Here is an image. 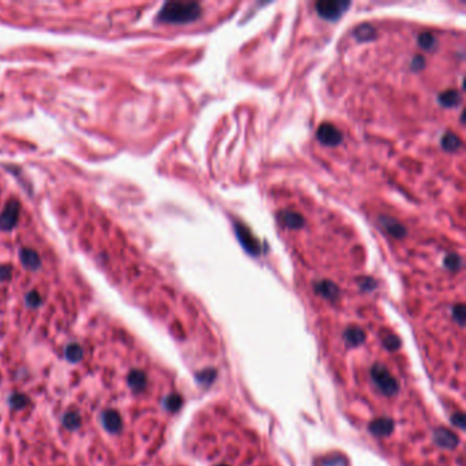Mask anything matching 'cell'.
Returning a JSON list of instances; mask_svg holds the SVG:
<instances>
[{"label": "cell", "mask_w": 466, "mask_h": 466, "mask_svg": "<svg viewBox=\"0 0 466 466\" xmlns=\"http://www.w3.org/2000/svg\"><path fill=\"white\" fill-rule=\"evenodd\" d=\"M201 13H203L201 6L195 2L167 3L162 11V19L174 23L193 22L201 17Z\"/></svg>", "instance_id": "obj_1"}, {"label": "cell", "mask_w": 466, "mask_h": 466, "mask_svg": "<svg viewBox=\"0 0 466 466\" xmlns=\"http://www.w3.org/2000/svg\"><path fill=\"white\" fill-rule=\"evenodd\" d=\"M350 7V2H343V0H328V2H319L316 3L317 14L324 19L328 21H335Z\"/></svg>", "instance_id": "obj_2"}, {"label": "cell", "mask_w": 466, "mask_h": 466, "mask_svg": "<svg viewBox=\"0 0 466 466\" xmlns=\"http://www.w3.org/2000/svg\"><path fill=\"white\" fill-rule=\"evenodd\" d=\"M317 138L327 146L339 145L343 140V134L331 123H322L317 129Z\"/></svg>", "instance_id": "obj_3"}, {"label": "cell", "mask_w": 466, "mask_h": 466, "mask_svg": "<svg viewBox=\"0 0 466 466\" xmlns=\"http://www.w3.org/2000/svg\"><path fill=\"white\" fill-rule=\"evenodd\" d=\"M236 234H237V237L240 238L242 246H244L245 249L248 250L249 253L257 254L258 252H260V246H258V244H257V240H256V238L250 234V231L248 230L246 227L240 224V223H237Z\"/></svg>", "instance_id": "obj_4"}, {"label": "cell", "mask_w": 466, "mask_h": 466, "mask_svg": "<svg viewBox=\"0 0 466 466\" xmlns=\"http://www.w3.org/2000/svg\"><path fill=\"white\" fill-rule=\"evenodd\" d=\"M101 422H103V426H104L105 430L109 431V432H113V434L118 432L122 428L121 416L115 410H105L101 414Z\"/></svg>", "instance_id": "obj_5"}, {"label": "cell", "mask_w": 466, "mask_h": 466, "mask_svg": "<svg viewBox=\"0 0 466 466\" xmlns=\"http://www.w3.org/2000/svg\"><path fill=\"white\" fill-rule=\"evenodd\" d=\"M380 222H381V226L384 227V230L389 232L390 236L394 237V238H403V237L406 236V230H405V227H403L401 223L397 222L395 219H393V217L381 216Z\"/></svg>", "instance_id": "obj_6"}, {"label": "cell", "mask_w": 466, "mask_h": 466, "mask_svg": "<svg viewBox=\"0 0 466 466\" xmlns=\"http://www.w3.org/2000/svg\"><path fill=\"white\" fill-rule=\"evenodd\" d=\"M439 103L446 108H453L461 103V95L455 89H448L439 95Z\"/></svg>", "instance_id": "obj_7"}, {"label": "cell", "mask_w": 466, "mask_h": 466, "mask_svg": "<svg viewBox=\"0 0 466 466\" xmlns=\"http://www.w3.org/2000/svg\"><path fill=\"white\" fill-rule=\"evenodd\" d=\"M281 220L283 222V224L290 228H299L303 226V219L299 213L294 212V211H286V212L281 213Z\"/></svg>", "instance_id": "obj_8"}, {"label": "cell", "mask_w": 466, "mask_h": 466, "mask_svg": "<svg viewBox=\"0 0 466 466\" xmlns=\"http://www.w3.org/2000/svg\"><path fill=\"white\" fill-rule=\"evenodd\" d=\"M462 141L461 138L457 136V134H454V133H446L443 137H442V146H443L444 150H447V152H455L461 148Z\"/></svg>", "instance_id": "obj_9"}, {"label": "cell", "mask_w": 466, "mask_h": 466, "mask_svg": "<svg viewBox=\"0 0 466 466\" xmlns=\"http://www.w3.org/2000/svg\"><path fill=\"white\" fill-rule=\"evenodd\" d=\"M129 385L132 387L136 393H140L145 389L146 385V377H145L144 372L141 371H133L129 375Z\"/></svg>", "instance_id": "obj_10"}, {"label": "cell", "mask_w": 466, "mask_h": 466, "mask_svg": "<svg viewBox=\"0 0 466 466\" xmlns=\"http://www.w3.org/2000/svg\"><path fill=\"white\" fill-rule=\"evenodd\" d=\"M66 357L70 362H78L82 360V356H84V352H82V347L80 344L77 343H71L68 344L67 347H66Z\"/></svg>", "instance_id": "obj_11"}, {"label": "cell", "mask_w": 466, "mask_h": 466, "mask_svg": "<svg viewBox=\"0 0 466 466\" xmlns=\"http://www.w3.org/2000/svg\"><path fill=\"white\" fill-rule=\"evenodd\" d=\"M356 36H357L360 40H372V38H375L376 37V30L373 29L372 25L364 23V25L357 27Z\"/></svg>", "instance_id": "obj_12"}, {"label": "cell", "mask_w": 466, "mask_h": 466, "mask_svg": "<svg viewBox=\"0 0 466 466\" xmlns=\"http://www.w3.org/2000/svg\"><path fill=\"white\" fill-rule=\"evenodd\" d=\"M317 291H320L323 295L330 297V298H332V297H336V294H338V289H336V286H335L332 282H328V281L320 282V283L317 285Z\"/></svg>", "instance_id": "obj_13"}, {"label": "cell", "mask_w": 466, "mask_h": 466, "mask_svg": "<svg viewBox=\"0 0 466 466\" xmlns=\"http://www.w3.org/2000/svg\"><path fill=\"white\" fill-rule=\"evenodd\" d=\"M63 425L70 431L77 430L78 426L81 425V417L78 416V413H67L63 417Z\"/></svg>", "instance_id": "obj_14"}, {"label": "cell", "mask_w": 466, "mask_h": 466, "mask_svg": "<svg viewBox=\"0 0 466 466\" xmlns=\"http://www.w3.org/2000/svg\"><path fill=\"white\" fill-rule=\"evenodd\" d=\"M418 44L424 50H434V47L436 46V37L430 32L421 33L420 36H418Z\"/></svg>", "instance_id": "obj_15"}, {"label": "cell", "mask_w": 466, "mask_h": 466, "mask_svg": "<svg viewBox=\"0 0 466 466\" xmlns=\"http://www.w3.org/2000/svg\"><path fill=\"white\" fill-rule=\"evenodd\" d=\"M444 265L450 269V271H458L462 267V258L458 256L457 253L448 254L446 260H444Z\"/></svg>", "instance_id": "obj_16"}, {"label": "cell", "mask_w": 466, "mask_h": 466, "mask_svg": "<svg viewBox=\"0 0 466 466\" xmlns=\"http://www.w3.org/2000/svg\"><path fill=\"white\" fill-rule=\"evenodd\" d=\"M9 403L13 409H22L29 403V398L23 394H14L13 397H10Z\"/></svg>", "instance_id": "obj_17"}, {"label": "cell", "mask_w": 466, "mask_h": 466, "mask_svg": "<svg viewBox=\"0 0 466 466\" xmlns=\"http://www.w3.org/2000/svg\"><path fill=\"white\" fill-rule=\"evenodd\" d=\"M424 63H425V59H424V58H422V56H414V59H413V62H412V68L413 70H421V68H422V66H424Z\"/></svg>", "instance_id": "obj_18"}]
</instances>
